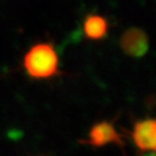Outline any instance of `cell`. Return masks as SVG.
Wrapping results in <instances>:
<instances>
[{
	"instance_id": "6da1fadb",
	"label": "cell",
	"mask_w": 156,
	"mask_h": 156,
	"mask_svg": "<svg viewBox=\"0 0 156 156\" xmlns=\"http://www.w3.org/2000/svg\"><path fill=\"white\" fill-rule=\"evenodd\" d=\"M59 59L53 45L38 43L31 46L23 58V67L30 78L49 79L58 73Z\"/></svg>"
},
{
	"instance_id": "7a4b0ae2",
	"label": "cell",
	"mask_w": 156,
	"mask_h": 156,
	"mask_svg": "<svg viewBox=\"0 0 156 156\" xmlns=\"http://www.w3.org/2000/svg\"><path fill=\"white\" fill-rule=\"evenodd\" d=\"M132 139L140 151L156 153V119L138 120L133 126Z\"/></svg>"
},
{
	"instance_id": "3957f363",
	"label": "cell",
	"mask_w": 156,
	"mask_h": 156,
	"mask_svg": "<svg viewBox=\"0 0 156 156\" xmlns=\"http://www.w3.org/2000/svg\"><path fill=\"white\" fill-rule=\"evenodd\" d=\"M82 142L88 144L93 147H103L109 144H115L119 147H123L122 138L116 131L113 124L106 122V120L95 124L94 126L90 128L88 140L82 141Z\"/></svg>"
},
{
	"instance_id": "277c9868",
	"label": "cell",
	"mask_w": 156,
	"mask_h": 156,
	"mask_svg": "<svg viewBox=\"0 0 156 156\" xmlns=\"http://www.w3.org/2000/svg\"><path fill=\"white\" fill-rule=\"evenodd\" d=\"M120 48L131 57H144L149 49L147 34L139 28H131L126 30L120 37Z\"/></svg>"
},
{
	"instance_id": "5b68a950",
	"label": "cell",
	"mask_w": 156,
	"mask_h": 156,
	"mask_svg": "<svg viewBox=\"0 0 156 156\" xmlns=\"http://www.w3.org/2000/svg\"><path fill=\"white\" fill-rule=\"evenodd\" d=\"M83 33L90 39H102L108 33V22L101 15H88L83 22Z\"/></svg>"
},
{
	"instance_id": "8992f818",
	"label": "cell",
	"mask_w": 156,
	"mask_h": 156,
	"mask_svg": "<svg viewBox=\"0 0 156 156\" xmlns=\"http://www.w3.org/2000/svg\"><path fill=\"white\" fill-rule=\"evenodd\" d=\"M145 156H156V153H148V154H146Z\"/></svg>"
}]
</instances>
